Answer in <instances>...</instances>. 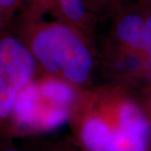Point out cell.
<instances>
[{
	"label": "cell",
	"instance_id": "1",
	"mask_svg": "<svg viewBox=\"0 0 151 151\" xmlns=\"http://www.w3.org/2000/svg\"><path fill=\"white\" fill-rule=\"evenodd\" d=\"M29 48L49 74H58L77 86L88 80L93 65L91 54L70 27L63 24L42 27L32 35Z\"/></svg>",
	"mask_w": 151,
	"mask_h": 151
},
{
	"label": "cell",
	"instance_id": "10",
	"mask_svg": "<svg viewBox=\"0 0 151 151\" xmlns=\"http://www.w3.org/2000/svg\"><path fill=\"white\" fill-rule=\"evenodd\" d=\"M18 0H0V10H9L16 4Z\"/></svg>",
	"mask_w": 151,
	"mask_h": 151
},
{
	"label": "cell",
	"instance_id": "11",
	"mask_svg": "<svg viewBox=\"0 0 151 151\" xmlns=\"http://www.w3.org/2000/svg\"><path fill=\"white\" fill-rule=\"evenodd\" d=\"M0 151H22V150H19L17 148H10V147H7V148L0 149Z\"/></svg>",
	"mask_w": 151,
	"mask_h": 151
},
{
	"label": "cell",
	"instance_id": "3",
	"mask_svg": "<svg viewBox=\"0 0 151 151\" xmlns=\"http://www.w3.org/2000/svg\"><path fill=\"white\" fill-rule=\"evenodd\" d=\"M113 143L111 151H149L151 123L131 101H124L117 107L111 120Z\"/></svg>",
	"mask_w": 151,
	"mask_h": 151
},
{
	"label": "cell",
	"instance_id": "8",
	"mask_svg": "<svg viewBox=\"0 0 151 151\" xmlns=\"http://www.w3.org/2000/svg\"><path fill=\"white\" fill-rule=\"evenodd\" d=\"M58 3L63 15L71 22H81L86 17L83 0H58Z\"/></svg>",
	"mask_w": 151,
	"mask_h": 151
},
{
	"label": "cell",
	"instance_id": "6",
	"mask_svg": "<svg viewBox=\"0 0 151 151\" xmlns=\"http://www.w3.org/2000/svg\"><path fill=\"white\" fill-rule=\"evenodd\" d=\"M40 96L51 106L70 109L75 100V92L70 83L59 78H47L38 83Z\"/></svg>",
	"mask_w": 151,
	"mask_h": 151
},
{
	"label": "cell",
	"instance_id": "5",
	"mask_svg": "<svg viewBox=\"0 0 151 151\" xmlns=\"http://www.w3.org/2000/svg\"><path fill=\"white\" fill-rule=\"evenodd\" d=\"M80 137L87 151H111L113 128L105 117L91 114L81 122Z\"/></svg>",
	"mask_w": 151,
	"mask_h": 151
},
{
	"label": "cell",
	"instance_id": "4",
	"mask_svg": "<svg viewBox=\"0 0 151 151\" xmlns=\"http://www.w3.org/2000/svg\"><path fill=\"white\" fill-rule=\"evenodd\" d=\"M49 106L42 100L38 83L31 81L18 93L12 117L21 127L38 129L39 121Z\"/></svg>",
	"mask_w": 151,
	"mask_h": 151
},
{
	"label": "cell",
	"instance_id": "9",
	"mask_svg": "<svg viewBox=\"0 0 151 151\" xmlns=\"http://www.w3.org/2000/svg\"><path fill=\"white\" fill-rule=\"evenodd\" d=\"M143 49H145L148 54V61L151 68V14L144 20Z\"/></svg>",
	"mask_w": 151,
	"mask_h": 151
},
{
	"label": "cell",
	"instance_id": "13",
	"mask_svg": "<svg viewBox=\"0 0 151 151\" xmlns=\"http://www.w3.org/2000/svg\"><path fill=\"white\" fill-rule=\"evenodd\" d=\"M150 108H151V103H150Z\"/></svg>",
	"mask_w": 151,
	"mask_h": 151
},
{
	"label": "cell",
	"instance_id": "2",
	"mask_svg": "<svg viewBox=\"0 0 151 151\" xmlns=\"http://www.w3.org/2000/svg\"><path fill=\"white\" fill-rule=\"evenodd\" d=\"M35 64L29 48L21 40L0 39V122L12 116L18 93L32 81Z\"/></svg>",
	"mask_w": 151,
	"mask_h": 151
},
{
	"label": "cell",
	"instance_id": "7",
	"mask_svg": "<svg viewBox=\"0 0 151 151\" xmlns=\"http://www.w3.org/2000/svg\"><path fill=\"white\" fill-rule=\"evenodd\" d=\"M116 35L119 40L134 49H143L144 20L137 14L123 17L116 26Z\"/></svg>",
	"mask_w": 151,
	"mask_h": 151
},
{
	"label": "cell",
	"instance_id": "12",
	"mask_svg": "<svg viewBox=\"0 0 151 151\" xmlns=\"http://www.w3.org/2000/svg\"><path fill=\"white\" fill-rule=\"evenodd\" d=\"M37 2H45V1H48V0H35Z\"/></svg>",
	"mask_w": 151,
	"mask_h": 151
}]
</instances>
